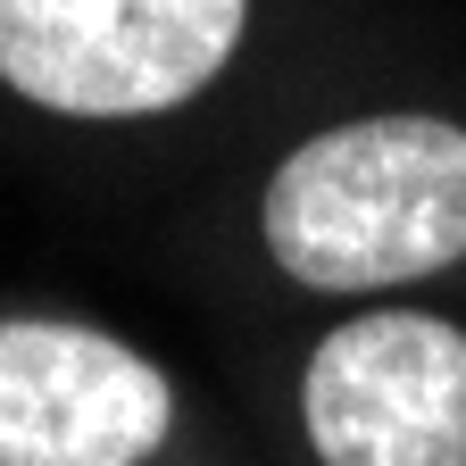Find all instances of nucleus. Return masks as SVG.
Masks as SVG:
<instances>
[{"mask_svg": "<svg viewBox=\"0 0 466 466\" xmlns=\"http://www.w3.org/2000/svg\"><path fill=\"white\" fill-rule=\"evenodd\" d=\"M267 250L317 291L450 267L466 250V134L450 116H359L300 142L267 184Z\"/></svg>", "mask_w": 466, "mask_h": 466, "instance_id": "obj_1", "label": "nucleus"}, {"mask_svg": "<svg viewBox=\"0 0 466 466\" xmlns=\"http://www.w3.org/2000/svg\"><path fill=\"white\" fill-rule=\"evenodd\" d=\"M242 42V0H0V76L58 116L192 100Z\"/></svg>", "mask_w": 466, "mask_h": 466, "instance_id": "obj_2", "label": "nucleus"}, {"mask_svg": "<svg viewBox=\"0 0 466 466\" xmlns=\"http://www.w3.org/2000/svg\"><path fill=\"white\" fill-rule=\"evenodd\" d=\"M309 441L325 466H466V333L408 309L325 333Z\"/></svg>", "mask_w": 466, "mask_h": 466, "instance_id": "obj_3", "label": "nucleus"}, {"mask_svg": "<svg viewBox=\"0 0 466 466\" xmlns=\"http://www.w3.org/2000/svg\"><path fill=\"white\" fill-rule=\"evenodd\" d=\"M167 375L84 325H0V466H142L167 441Z\"/></svg>", "mask_w": 466, "mask_h": 466, "instance_id": "obj_4", "label": "nucleus"}]
</instances>
